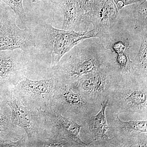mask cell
I'll return each mask as SVG.
<instances>
[{"label":"cell","instance_id":"6da1fadb","mask_svg":"<svg viewBox=\"0 0 147 147\" xmlns=\"http://www.w3.org/2000/svg\"><path fill=\"white\" fill-rule=\"evenodd\" d=\"M119 66L116 55L98 38L79 42L52 68V76L59 83L73 88L85 76Z\"/></svg>","mask_w":147,"mask_h":147},{"label":"cell","instance_id":"7a4b0ae2","mask_svg":"<svg viewBox=\"0 0 147 147\" xmlns=\"http://www.w3.org/2000/svg\"><path fill=\"white\" fill-rule=\"evenodd\" d=\"M34 135L30 147H92L80 137L82 125L55 111L51 106L45 110L31 111Z\"/></svg>","mask_w":147,"mask_h":147},{"label":"cell","instance_id":"3957f363","mask_svg":"<svg viewBox=\"0 0 147 147\" xmlns=\"http://www.w3.org/2000/svg\"><path fill=\"white\" fill-rule=\"evenodd\" d=\"M110 112L135 115L147 119V78L131 72H121L108 98Z\"/></svg>","mask_w":147,"mask_h":147},{"label":"cell","instance_id":"277c9868","mask_svg":"<svg viewBox=\"0 0 147 147\" xmlns=\"http://www.w3.org/2000/svg\"><path fill=\"white\" fill-rule=\"evenodd\" d=\"M56 82L51 107L62 115L80 124L101 109V104L89 100L69 86Z\"/></svg>","mask_w":147,"mask_h":147},{"label":"cell","instance_id":"5b68a950","mask_svg":"<svg viewBox=\"0 0 147 147\" xmlns=\"http://www.w3.org/2000/svg\"><path fill=\"white\" fill-rule=\"evenodd\" d=\"M108 113V123L113 147H147V120L124 121L119 113Z\"/></svg>","mask_w":147,"mask_h":147},{"label":"cell","instance_id":"8992f818","mask_svg":"<svg viewBox=\"0 0 147 147\" xmlns=\"http://www.w3.org/2000/svg\"><path fill=\"white\" fill-rule=\"evenodd\" d=\"M56 82L53 77L39 80L25 77L13 89L29 110H43L51 105Z\"/></svg>","mask_w":147,"mask_h":147},{"label":"cell","instance_id":"52a82bcc","mask_svg":"<svg viewBox=\"0 0 147 147\" xmlns=\"http://www.w3.org/2000/svg\"><path fill=\"white\" fill-rule=\"evenodd\" d=\"M119 66L85 76L73 88L89 100L101 104L108 100L120 76Z\"/></svg>","mask_w":147,"mask_h":147},{"label":"cell","instance_id":"ba28073f","mask_svg":"<svg viewBox=\"0 0 147 147\" xmlns=\"http://www.w3.org/2000/svg\"><path fill=\"white\" fill-rule=\"evenodd\" d=\"M36 46L34 34L29 29L19 28L16 16L0 9V51L21 49L27 52Z\"/></svg>","mask_w":147,"mask_h":147},{"label":"cell","instance_id":"9c48e42d","mask_svg":"<svg viewBox=\"0 0 147 147\" xmlns=\"http://www.w3.org/2000/svg\"><path fill=\"white\" fill-rule=\"evenodd\" d=\"M30 62L21 49L0 51V89L8 92L24 77L28 78Z\"/></svg>","mask_w":147,"mask_h":147},{"label":"cell","instance_id":"30bf717a","mask_svg":"<svg viewBox=\"0 0 147 147\" xmlns=\"http://www.w3.org/2000/svg\"><path fill=\"white\" fill-rule=\"evenodd\" d=\"M44 27L47 39L46 46L50 50L52 57L51 68L79 42L87 38H98L97 33L93 30L81 32L59 30L47 24H45Z\"/></svg>","mask_w":147,"mask_h":147},{"label":"cell","instance_id":"8fae6325","mask_svg":"<svg viewBox=\"0 0 147 147\" xmlns=\"http://www.w3.org/2000/svg\"><path fill=\"white\" fill-rule=\"evenodd\" d=\"M118 11L114 0H94L90 9L84 13L81 26L85 31L93 30L102 40L115 24Z\"/></svg>","mask_w":147,"mask_h":147},{"label":"cell","instance_id":"7c38bea8","mask_svg":"<svg viewBox=\"0 0 147 147\" xmlns=\"http://www.w3.org/2000/svg\"><path fill=\"white\" fill-rule=\"evenodd\" d=\"M108 103V100L102 102L99 113L80 124L83 134L92 141V147H113L112 138L108 134L109 127L105 115Z\"/></svg>","mask_w":147,"mask_h":147},{"label":"cell","instance_id":"4fadbf2b","mask_svg":"<svg viewBox=\"0 0 147 147\" xmlns=\"http://www.w3.org/2000/svg\"><path fill=\"white\" fill-rule=\"evenodd\" d=\"M27 134L12 122L11 111L5 101L0 102V147H26Z\"/></svg>","mask_w":147,"mask_h":147},{"label":"cell","instance_id":"5bb4252c","mask_svg":"<svg viewBox=\"0 0 147 147\" xmlns=\"http://www.w3.org/2000/svg\"><path fill=\"white\" fill-rule=\"evenodd\" d=\"M5 102L10 108L12 122L25 130L28 137V142H30L34 134L30 110L15 93L13 88L7 95Z\"/></svg>","mask_w":147,"mask_h":147},{"label":"cell","instance_id":"9a60e30c","mask_svg":"<svg viewBox=\"0 0 147 147\" xmlns=\"http://www.w3.org/2000/svg\"><path fill=\"white\" fill-rule=\"evenodd\" d=\"M50 1L62 10L63 18V30H74L81 26L85 13L77 0Z\"/></svg>","mask_w":147,"mask_h":147},{"label":"cell","instance_id":"2e32d148","mask_svg":"<svg viewBox=\"0 0 147 147\" xmlns=\"http://www.w3.org/2000/svg\"><path fill=\"white\" fill-rule=\"evenodd\" d=\"M132 62L131 72L147 78V30L141 34L139 50Z\"/></svg>","mask_w":147,"mask_h":147},{"label":"cell","instance_id":"e0dca14e","mask_svg":"<svg viewBox=\"0 0 147 147\" xmlns=\"http://www.w3.org/2000/svg\"><path fill=\"white\" fill-rule=\"evenodd\" d=\"M147 1L136 4L132 11L133 29L137 34L140 35L147 30Z\"/></svg>","mask_w":147,"mask_h":147},{"label":"cell","instance_id":"ac0fdd59","mask_svg":"<svg viewBox=\"0 0 147 147\" xmlns=\"http://www.w3.org/2000/svg\"><path fill=\"white\" fill-rule=\"evenodd\" d=\"M6 4L14 11L16 17L25 26L26 15L23 5V0H1Z\"/></svg>","mask_w":147,"mask_h":147},{"label":"cell","instance_id":"d6986e66","mask_svg":"<svg viewBox=\"0 0 147 147\" xmlns=\"http://www.w3.org/2000/svg\"><path fill=\"white\" fill-rule=\"evenodd\" d=\"M146 0H114L118 10L119 11L126 6L142 2Z\"/></svg>","mask_w":147,"mask_h":147},{"label":"cell","instance_id":"ffe728a7","mask_svg":"<svg viewBox=\"0 0 147 147\" xmlns=\"http://www.w3.org/2000/svg\"><path fill=\"white\" fill-rule=\"evenodd\" d=\"M85 13L88 12L90 9L92 3L94 0H77Z\"/></svg>","mask_w":147,"mask_h":147},{"label":"cell","instance_id":"44dd1931","mask_svg":"<svg viewBox=\"0 0 147 147\" xmlns=\"http://www.w3.org/2000/svg\"><path fill=\"white\" fill-rule=\"evenodd\" d=\"M9 92H6L0 89V102L5 101L6 97Z\"/></svg>","mask_w":147,"mask_h":147},{"label":"cell","instance_id":"7402d4cb","mask_svg":"<svg viewBox=\"0 0 147 147\" xmlns=\"http://www.w3.org/2000/svg\"><path fill=\"white\" fill-rule=\"evenodd\" d=\"M42 0H32V2L33 3H36L38 2L39 1H41Z\"/></svg>","mask_w":147,"mask_h":147}]
</instances>
